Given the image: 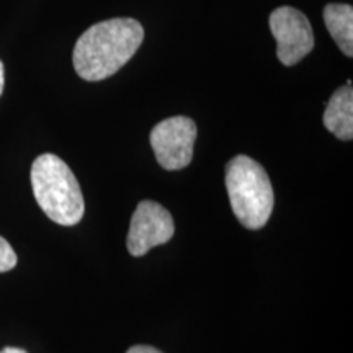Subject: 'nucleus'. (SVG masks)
<instances>
[{
    "mask_svg": "<svg viewBox=\"0 0 353 353\" xmlns=\"http://www.w3.org/2000/svg\"><path fill=\"white\" fill-rule=\"evenodd\" d=\"M17 254L12 249V245L0 236V273L10 272L17 265Z\"/></svg>",
    "mask_w": 353,
    "mask_h": 353,
    "instance_id": "1a4fd4ad",
    "label": "nucleus"
},
{
    "mask_svg": "<svg viewBox=\"0 0 353 353\" xmlns=\"http://www.w3.org/2000/svg\"><path fill=\"white\" fill-rule=\"evenodd\" d=\"M144 30L134 19L100 21L77 39L74 68L79 77L88 82L103 81L117 74L139 50Z\"/></svg>",
    "mask_w": 353,
    "mask_h": 353,
    "instance_id": "f257e3e1",
    "label": "nucleus"
},
{
    "mask_svg": "<svg viewBox=\"0 0 353 353\" xmlns=\"http://www.w3.org/2000/svg\"><path fill=\"white\" fill-rule=\"evenodd\" d=\"M270 30L276 39L278 61L294 65L314 48V34L303 12L293 7H280L272 12Z\"/></svg>",
    "mask_w": 353,
    "mask_h": 353,
    "instance_id": "39448f33",
    "label": "nucleus"
},
{
    "mask_svg": "<svg viewBox=\"0 0 353 353\" xmlns=\"http://www.w3.org/2000/svg\"><path fill=\"white\" fill-rule=\"evenodd\" d=\"M3 85H6V72H3V64L0 61V95L3 92Z\"/></svg>",
    "mask_w": 353,
    "mask_h": 353,
    "instance_id": "9b49d317",
    "label": "nucleus"
},
{
    "mask_svg": "<svg viewBox=\"0 0 353 353\" xmlns=\"http://www.w3.org/2000/svg\"><path fill=\"white\" fill-rule=\"evenodd\" d=\"M226 190L232 211L242 226L262 229L273 211V188L267 172L247 156H236L226 165Z\"/></svg>",
    "mask_w": 353,
    "mask_h": 353,
    "instance_id": "7ed1b4c3",
    "label": "nucleus"
},
{
    "mask_svg": "<svg viewBox=\"0 0 353 353\" xmlns=\"http://www.w3.org/2000/svg\"><path fill=\"white\" fill-rule=\"evenodd\" d=\"M175 232L174 219L164 206L144 200L134 210L128 232V250L132 257H143L154 247L165 244Z\"/></svg>",
    "mask_w": 353,
    "mask_h": 353,
    "instance_id": "423d86ee",
    "label": "nucleus"
},
{
    "mask_svg": "<svg viewBox=\"0 0 353 353\" xmlns=\"http://www.w3.org/2000/svg\"><path fill=\"white\" fill-rule=\"evenodd\" d=\"M149 139L162 169H185L193 159L196 125L187 117L167 118L152 128Z\"/></svg>",
    "mask_w": 353,
    "mask_h": 353,
    "instance_id": "20e7f679",
    "label": "nucleus"
},
{
    "mask_svg": "<svg viewBox=\"0 0 353 353\" xmlns=\"http://www.w3.org/2000/svg\"><path fill=\"white\" fill-rule=\"evenodd\" d=\"M126 353H162V352L157 350V348H154V347H149V345H134V347H131Z\"/></svg>",
    "mask_w": 353,
    "mask_h": 353,
    "instance_id": "9d476101",
    "label": "nucleus"
},
{
    "mask_svg": "<svg viewBox=\"0 0 353 353\" xmlns=\"http://www.w3.org/2000/svg\"><path fill=\"white\" fill-rule=\"evenodd\" d=\"M0 353H28L25 352L23 348H17V347H6L3 350H0Z\"/></svg>",
    "mask_w": 353,
    "mask_h": 353,
    "instance_id": "f8f14e48",
    "label": "nucleus"
},
{
    "mask_svg": "<svg viewBox=\"0 0 353 353\" xmlns=\"http://www.w3.org/2000/svg\"><path fill=\"white\" fill-rule=\"evenodd\" d=\"M324 21L330 37L347 57L353 56V8L348 3H329Z\"/></svg>",
    "mask_w": 353,
    "mask_h": 353,
    "instance_id": "6e6552de",
    "label": "nucleus"
},
{
    "mask_svg": "<svg viewBox=\"0 0 353 353\" xmlns=\"http://www.w3.org/2000/svg\"><path fill=\"white\" fill-rule=\"evenodd\" d=\"M32 187L39 208L61 226H74L83 216V196L76 175L63 159L43 154L32 165Z\"/></svg>",
    "mask_w": 353,
    "mask_h": 353,
    "instance_id": "f03ea898",
    "label": "nucleus"
},
{
    "mask_svg": "<svg viewBox=\"0 0 353 353\" xmlns=\"http://www.w3.org/2000/svg\"><path fill=\"white\" fill-rule=\"evenodd\" d=\"M324 126L341 141L353 138V90L348 82L335 90L324 112Z\"/></svg>",
    "mask_w": 353,
    "mask_h": 353,
    "instance_id": "0eeeda50",
    "label": "nucleus"
}]
</instances>
